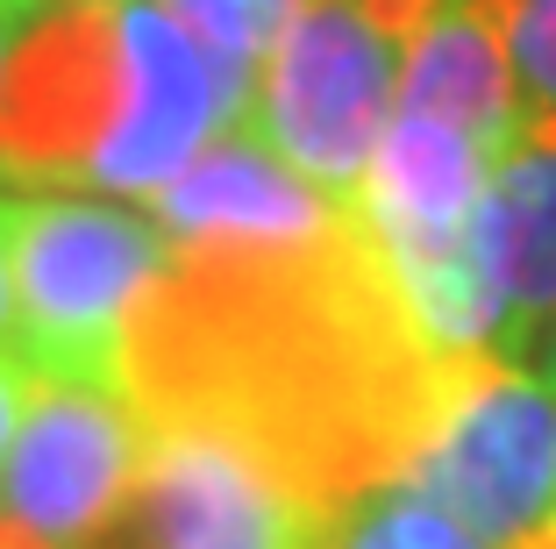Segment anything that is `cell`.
Listing matches in <instances>:
<instances>
[{
	"label": "cell",
	"instance_id": "1",
	"mask_svg": "<svg viewBox=\"0 0 556 549\" xmlns=\"http://www.w3.org/2000/svg\"><path fill=\"white\" fill-rule=\"evenodd\" d=\"M478 357L414 322L357 208L307 242H179L122 336L136 414L222 436L328 528L421 464Z\"/></svg>",
	"mask_w": 556,
	"mask_h": 549
},
{
	"label": "cell",
	"instance_id": "2",
	"mask_svg": "<svg viewBox=\"0 0 556 549\" xmlns=\"http://www.w3.org/2000/svg\"><path fill=\"white\" fill-rule=\"evenodd\" d=\"M435 8L442 0H293L264 50L243 129H257L328 200H357Z\"/></svg>",
	"mask_w": 556,
	"mask_h": 549
},
{
	"label": "cell",
	"instance_id": "3",
	"mask_svg": "<svg viewBox=\"0 0 556 549\" xmlns=\"http://www.w3.org/2000/svg\"><path fill=\"white\" fill-rule=\"evenodd\" d=\"M172 258L179 242L157 214L93 194H15V364L129 392L122 336Z\"/></svg>",
	"mask_w": 556,
	"mask_h": 549
},
{
	"label": "cell",
	"instance_id": "4",
	"mask_svg": "<svg viewBox=\"0 0 556 549\" xmlns=\"http://www.w3.org/2000/svg\"><path fill=\"white\" fill-rule=\"evenodd\" d=\"M136 114L129 0H36L0 72V186L72 194Z\"/></svg>",
	"mask_w": 556,
	"mask_h": 549
},
{
	"label": "cell",
	"instance_id": "5",
	"mask_svg": "<svg viewBox=\"0 0 556 549\" xmlns=\"http://www.w3.org/2000/svg\"><path fill=\"white\" fill-rule=\"evenodd\" d=\"M485 549H549L556 521V386L514 357H478L464 400L407 471Z\"/></svg>",
	"mask_w": 556,
	"mask_h": 549
},
{
	"label": "cell",
	"instance_id": "6",
	"mask_svg": "<svg viewBox=\"0 0 556 549\" xmlns=\"http://www.w3.org/2000/svg\"><path fill=\"white\" fill-rule=\"evenodd\" d=\"M143 471V414L129 392L36 378L15 450L0 464V521L43 549H93Z\"/></svg>",
	"mask_w": 556,
	"mask_h": 549
},
{
	"label": "cell",
	"instance_id": "7",
	"mask_svg": "<svg viewBox=\"0 0 556 549\" xmlns=\"http://www.w3.org/2000/svg\"><path fill=\"white\" fill-rule=\"evenodd\" d=\"M328 521L222 436L143 421L136 492L93 549H328Z\"/></svg>",
	"mask_w": 556,
	"mask_h": 549
},
{
	"label": "cell",
	"instance_id": "8",
	"mask_svg": "<svg viewBox=\"0 0 556 549\" xmlns=\"http://www.w3.org/2000/svg\"><path fill=\"white\" fill-rule=\"evenodd\" d=\"M471 258L492 314V350L514 357L542 322H556V122L549 114H521V129L492 158Z\"/></svg>",
	"mask_w": 556,
	"mask_h": 549
},
{
	"label": "cell",
	"instance_id": "9",
	"mask_svg": "<svg viewBox=\"0 0 556 549\" xmlns=\"http://www.w3.org/2000/svg\"><path fill=\"white\" fill-rule=\"evenodd\" d=\"M350 214V200H328L307 172L278 158L257 129H222L157 200V222L172 242H307Z\"/></svg>",
	"mask_w": 556,
	"mask_h": 549
},
{
	"label": "cell",
	"instance_id": "10",
	"mask_svg": "<svg viewBox=\"0 0 556 549\" xmlns=\"http://www.w3.org/2000/svg\"><path fill=\"white\" fill-rule=\"evenodd\" d=\"M328 549H485V542L442 500H428L414 478H393L336 521Z\"/></svg>",
	"mask_w": 556,
	"mask_h": 549
},
{
	"label": "cell",
	"instance_id": "11",
	"mask_svg": "<svg viewBox=\"0 0 556 549\" xmlns=\"http://www.w3.org/2000/svg\"><path fill=\"white\" fill-rule=\"evenodd\" d=\"M507 8V58L521 86V114L556 122V0H500Z\"/></svg>",
	"mask_w": 556,
	"mask_h": 549
},
{
	"label": "cell",
	"instance_id": "12",
	"mask_svg": "<svg viewBox=\"0 0 556 549\" xmlns=\"http://www.w3.org/2000/svg\"><path fill=\"white\" fill-rule=\"evenodd\" d=\"M0 350L15 357V186H0Z\"/></svg>",
	"mask_w": 556,
	"mask_h": 549
},
{
	"label": "cell",
	"instance_id": "13",
	"mask_svg": "<svg viewBox=\"0 0 556 549\" xmlns=\"http://www.w3.org/2000/svg\"><path fill=\"white\" fill-rule=\"evenodd\" d=\"M29 386H36V378L22 372L8 350H0V464H8V450H15V428H22V407H29Z\"/></svg>",
	"mask_w": 556,
	"mask_h": 549
},
{
	"label": "cell",
	"instance_id": "14",
	"mask_svg": "<svg viewBox=\"0 0 556 549\" xmlns=\"http://www.w3.org/2000/svg\"><path fill=\"white\" fill-rule=\"evenodd\" d=\"M514 364H528L535 378H549V386H556V322H542L535 336H528L521 350H514Z\"/></svg>",
	"mask_w": 556,
	"mask_h": 549
},
{
	"label": "cell",
	"instance_id": "15",
	"mask_svg": "<svg viewBox=\"0 0 556 549\" xmlns=\"http://www.w3.org/2000/svg\"><path fill=\"white\" fill-rule=\"evenodd\" d=\"M36 15V0H0V72H8V50H15L22 22Z\"/></svg>",
	"mask_w": 556,
	"mask_h": 549
},
{
	"label": "cell",
	"instance_id": "16",
	"mask_svg": "<svg viewBox=\"0 0 556 549\" xmlns=\"http://www.w3.org/2000/svg\"><path fill=\"white\" fill-rule=\"evenodd\" d=\"M549 549H556V521H549Z\"/></svg>",
	"mask_w": 556,
	"mask_h": 549
}]
</instances>
